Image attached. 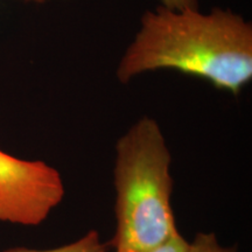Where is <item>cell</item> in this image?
Here are the masks:
<instances>
[{"label": "cell", "instance_id": "ba28073f", "mask_svg": "<svg viewBox=\"0 0 252 252\" xmlns=\"http://www.w3.org/2000/svg\"><path fill=\"white\" fill-rule=\"evenodd\" d=\"M35 1H45V0H35Z\"/></svg>", "mask_w": 252, "mask_h": 252}, {"label": "cell", "instance_id": "3957f363", "mask_svg": "<svg viewBox=\"0 0 252 252\" xmlns=\"http://www.w3.org/2000/svg\"><path fill=\"white\" fill-rule=\"evenodd\" d=\"M64 196L62 178L43 161L0 151V220L39 225Z\"/></svg>", "mask_w": 252, "mask_h": 252}, {"label": "cell", "instance_id": "52a82bcc", "mask_svg": "<svg viewBox=\"0 0 252 252\" xmlns=\"http://www.w3.org/2000/svg\"><path fill=\"white\" fill-rule=\"evenodd\" d=\"M163 7L175 11L186 8H197V0H160Z\"/></svg>", "mask_w": 252, "mask_h": 252}, {"label": "cell", "instance_id": "6da1fadb", "mask_svg": "<svg viewBox=\"0 0 252 252\" xmlns=\"http://www.w3.org/2000/svg\"><path fill=\"white\" fill-rule=\"evenodd\" d=\"M174 69L238 94L252 78V27L230 11L146 12L117 69L127 83L144 71Z\"/></svg>", "mask_w": 252, "mask_h": 252}, {"label": "cell", "instance_id": "277c9868", "mask_svg": "<svg viewBox=\"0 0 252 252\" xmlns=\"http://www.w3.org/2000/svg\"><path fill=\"white\" fill-rule=\"evenodd\" d=\"M6 252H106V244L100 241L99 234L90 231L74 243L52 250H28V249H13Z\"/></svg>", "mask_w": 252, "mask_h": 252}, {"label": "cell", "instance_id": "7a4b0ae2", "mask_svg": "<svg viewBox=\"0 0 252 252\" xmlns=\"http://www.w3.org/2000/svg\"><path fill=\"white\" fill-rule=\"evenodd\" d=\"M172 157L154 119L135 123L116 145V251H141L179 231L171 196Z\"/></svg>", "mask_w": 252, "mask_h": 252}, {"label": "cell", "instance_id": "8992f818", "mask_svg": "<svg viewBox=\"0 0 252 252\" xmlns=\"http://www.w3.org/2000/svg\"><path fill=\"white\" fill-rule=\"evenodd\" d=\"M188 242L182 237L180 232L176 231L163 243L152 249L141 251H115V252H186L188 249Z\"/></svg>", "mask_w": 252, "mask_h": 252}, {"label": "cell", "instance_id": "5b68a950", "mask_svg": "<svg viewBox=\"0 0 252 252\" xmlns=\"http://www.w3.org/2000/svg\"><path fill=\"white\" fill-rule=\"evenodd\" d=\"M186 252H235L234 249L220 247L214 234H197L193 243L188 244Z\"/></svg>", "mask_w": 252, "mask_h": 252}]
</instances>
